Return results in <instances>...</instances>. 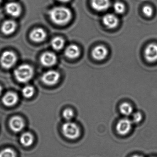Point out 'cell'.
I'll return each instance as SVG.
<instances>
[{"label":"cell","mask_w":157,"mask_h":157,"mask_svg":"<svg viewBox=\"0 0 157 157\" xmlns=\"http://www.w3.org/2000/svg\"><path fill=\"white\" fill-rule=\"evenodd\" d=\"M49 16L51 20L58 25H64L70 22L72 17L71 10L63 6H55L50 9Z\"/></svg>","instance_id":"cell-1"},{"label":"cell","mask_w":157,"mask_h":157,"mask_svg":"<svg viewBox=\"0 0 157 157\" xmlns=\"http://www.w3.org/2000/svg\"><path fill=\"white\" fill-rule=\"evenodd\" d=\"M33 68L28 64H22L16 69L14 72L15 77L18 81L21 83H26L33 76Z\"/></svg>","instance_id":"cell-2"},{"label":"cell","mask_w":157,"mask_h":157,"mask_svg":"<svg viewBox=\"0 0 157 157\" xmlns=\"http://www.w3.org/2000/svg\"><path fill=\"white\" fill-rule=\"evenodd\" d=\"M62 131L66 138L71 140L78 138L81 134L79 126L72 122H67L64 124L62 127Z\"/></svg>","instance_id":"cell-3"},{"label":"cell","mask_w":157,"mask_h":157,"mask_svg":"<svg viewBox=\"0 0 157 157\" xmlns=\"http://www.w3.org/2000/svg\"><path fill=\"white\" fill-rule=\"evenodd\" d=\"M17 57L13 52L6 51L2 54L0 58L1 65L6 69L12 68L16 63Z\"/></svg>","instance_id":"cell-4"},{"label":"cell","mask_w":157,"mask_h":157,"mask_svg":"<svg viewBox=\"0 0 157 157\" xmlns=\"http://www.w3.org/2000/svg\"><path fill=\"white\" fill-rule=\"evenodd\" d=\"M60 78V75L55 71H49L44 73L41 76L43 83L48 86H53L58 83Z\"/></svg>","instance_id":"cell-5"},{"label":"cell","mask_w":157,"mask_h":157,"mask_svg":"<svg viewBox=\"0 0 157 157\" xmlns=\"http://www.w3.org/2000/svg\"><path fill=\"white\" fill-rule=\"evenodd\" d=\"M132 121L127 118L121 119L116 125L117 132L124 136L130 132L132 127Z\"/></svg>","instance_id":"cell-6"},{"label":"cell","mask_w":157,"mask_h":157,"mask_svg":"<svg viewBox=\"0 0 157 157\" xmlns=\"http://www.w3.org/2000/svg\"><path fill=\"white\" fill-rule=\"evenodd\" d=\"M5 10L9 15L14 17H18L22 12L21 5L18 3L14 2L6 3L5 6Z\"/></svg>","instance_id":"cell-7"},{"label":"cell","mask_w":157,"mask_h":157,"mask_svg":"<svg viewBox=\"0 0 157 157\" xmlns=\"http://www.w3.org/2000/svg\"><path fill=\"white\" fill-rule=\"evenodd\" d=\"M144 57L148 62L154 63L157 61V44L151 43L147 46L144 50Z\"/></svg>","instance_id":"cell-8"},{"label":"cell","mask_w":157,"mask_h":157,"mask_svg":"<svg viewBox=\"0 0 157 157\" xmlns=\"http://www.w3.org/2000/svg\"><path fill=\"white\" fill-rule=\"evenodd\" d=\"M108 51L105 46L98 45L95 47L92 52L93 59L96 60L102 61L105 59L108 56Z\"/></svg>","instance_id":"cell-9"},{"label":"cell","mask_w":157,"mask_h":157,"mask_svg":"<svg viewBox=\"0 0 157 157\" xmlns=\"http://www.w3.org/2000/svg\"><path fill=\"white\" fill-rule=\"evenodd\" d=\"M57 56L55 54L50 52H44L40 58L41 64L46 67L53 66L57 62Z\"/></svg>","instance_id":"cell-10"},{"label":"cell","mask_w":157,"mask_h":157,"mask_svg":"<svg viewBox=\"0 0 157 157\" xmlns=\"http://www.w3.org/2000/svg\"><path fill=\"white\" fill-rule=\"evenodd\" d=\"M25 125L24 120L19 116H15L12 117L9 122L10 128L15 132H19L22 131Z\"/></svg>","instance_id":"cell-11"},{"label":"cell","mask_w":157,"mask_h":157,"mask_svg":"<svg viewBox=\"0 0 157 157\" xmlns=\"http://www.w3.org/2000/svg\"><path fill=\"white\" fill-rule=\"evenodd\" d=\"M102 22L108 28L113 29L118 26L119 20L118 17L113 14L108 13L103 17Z\"/></svg>","instance_id":"cell-12"},{"label":"cell","mask_w":157,"mask_h":157,"mask_svg":"<svg viewBox=\"0 0 157 157\" xmlns=\"http://www.w3.org/2000/svg\"><path fill=\"white\" fill-rule=\"evenodd\" d=\"M47 36V33L42 28H37L34 29L30 32L29 37L30 39L34 42H40L43 41Z\"/></svg>","instance_id":"cell-13"},{"label":"cell","mask_w":157,"mask_h":157,"mask_svg":"<svg viewBox=\"0 0 157 157\" xmlns=\"http://www.w3.org/2000/svg\"><path fill=\"white\" fill-rule=\"evenodd\" d=\"M91 6L98 12H103L108 10L110 6V0H91Z\"/></svg>","instance_id":"cell-14"},{"label":"cell","mask_w":157,"mask_h":157,"mask_svg":"<svg viewBox=\"0 0 157 157\" xmlns=\"http://www.w3.org/2000/svg\"><path fill=\"white\" fill-rule=\"evenodd\" d=\"M17 25L15 21L12 19L6 20L2 25V32L6 35H11L15 32L16 29Z\"/></svg>","instance_id":"cell-15"},{"label":"cell","mask_w":157,"mask_h":157,"mask_svg":"<svg viewBox=\"0 0 157 157\" xmlns=\"http://www.w3.org/2000/svg\"><path fill=\"white\" fill-rule=\"evenodd\" d=\"M81 54L80 48L75 44L69 45L65 48V54L67 58L70 59H76L78 58Z\"/></svg>","instance_id":"cell-16"},{"label":"cell","mask_w":157,"mask_h":157,"mask_svg":"<svg viewBox=\"0 0 157 157\" xmlns=\"http://www.w3.org/2000/svg\"><path fill=\"white\" fill-rule=\"evenodd\" d=\"M18 96L16 93L14 92H8L4 95L2 101L5 106L11 107L16 104L18 101Z\"/></svg>","instance_id":"cell-17"},{"label":"cell","mask_w":157,"mask_h":157,"mask_svg":"<svg viewBox=\"0 0 157 157\" xmlns=\"http://www.w3.org/2000/svg\"><path fill=\"white\" fill-rule=\"evenodd\" d=\"M34 141V137L32 134L29 132L24 133L20 137V142L23 146L29 147L32 144Z\"/></svg>","instance_id":"cell-18"},{"label":"cell","mask_w":157,"mask_h":157,"mask_svg":"<svg viewBox=\"0 0 157 157\" xmlns=\"http://www.w3.org/2000/svg\"><path fill=\"white\" fill-rule=\"evenodd\" d=\"M120 111L123 115L129 116L131 115L133 112V108L130 103L123 102L120 106Z\"/></svg>","instance_id":"cell-19"},{"label":"cell","mask_w":157,"mask_h":157,"mask_svg":"<svg viewBox=\"0 0 157 157\" xmlns=\"http://www.w3.org/2000/svg\"><path fill=\"white\" fill-rule=\"evenodd\" d=\"M65 41L63 38L61 37H56L52 40L51 44L53 49L60 51L64 47Z\"/></svg>","instance_id":"cell-20"},{"label":"cell","mask_w":157,"mask_h":157,"mask_svg":"<svg viewBox=\"0 0 157 157\" xmlns=\"http://www.w3.org/2000/svg\"><path fill=\"white\" fill-rule=\"evenodd\" d=\"M34 93V89L32 86H27L22 89V94L26 98H30Z\"/></svg>","instance_id":"cell-21"},{"label":"cell","mask_w":157,"mask_h":157,"mask_svg":"<svg viewBox=\"0 0 157 157\" xmlns=\"http://www.w3.org/2000/svg\"><path fill=\"white\" fill-rule=\"evenodd\" d=\"M113 9L117 13H123L125 10V6L120 2H116L113 5Z\"/></svg>","instance_id":"cell-22"},{"label":"cell","mask_w":157,"mask_h":157,"mask_svg":"<svg viewBox=\"0 0 157 157\" xmlns=\"http://www.w3.org/2000/svg\"><path fill=\"white\" fill-rule=\"evenodd\" d=\"M0 157H16V154L13 149L6 148L0 152Z\"/></svg>","instance_id":"cell-23"},{"label":"cell","mask_w":157,"mask_h":157,"mask_svg":"<svg viewBox=\"0 0 157 157\" xmlns=\"http://www.w3.org/2000/svg\"><path fill=\"white\" fill-rule=\"evenodd\" d=\"M63 116L65 120L69 121L73 118L74 116V113L72 109L67 108L64 110L63 112Z\"/></svg>","instance_id":"cell-24"},{"label":"cell","mask_w":157,"mask_h":157,"mask_svg":"<svg viewBox=\"0 0 157 157\" xmlns=\"http://www.w3.org/2000/svg\"><path fill=\"white\" fill-rule=\"evenodd\" d=\"M143 12L146 16L150 17L153 15L154 10L150 6L145 5L143 7Z\"/></svg>","instance_id":"cell-25"},{"label":"cell","mask_w":157,"mask_h":157,"mask_svg":"<svg viewBox=\"0 0 157 157\" xmlns=\"http://www.w3.org/2000/svg\"><path fill=\"white\" fill-rule=\"evenodd\" d=\"M143 119V115L141 113L137 112L135 113L132 114V121L133 123L135 124L139 123L142 121Z\"/></svg>","instance_id":"cell-26"},{"label":"cell","mask_w":157,"mask_h":157,"mask_svg":"<svg viewBox=\"0 0 157 157\" xmlns=\"http://www.w3.org/2000/svg\"><path fill=\"white\" fill-rule=\"evenodd\" d=\"M58 1H59V2H61L66 3L68 2L70 0H58Z\"/></svg>","instance_id":"cell-27"},{"label":"cell","mask_w":157,"mask_h":157,"mask_svg":"<svg viewBox=\"0 0 157 157\" xmlns=\"http://www.w3.org/2000/svg\"><path fill=\"white\" fill-rule=\"evenodd\" d=\"M131 157H143L142 156L140 155H134L132 156Z\"/></svg>","instance_id":"cell-28"},{"label":"cell","mask_w":157,"mask_h":157,"mask_svg":"<svg viewBox=\"0 0 157 157\" xmlns=\"http://www.w3.org/2000/svg\"><path fill=\"white\" fill-rule=\"evenodd\" d=\"M2 86L0 85V95L2 94Z\"/></svg>","instance_id":"cell-29"},{"label":"cell","mask_w":157,"mask_h":157,"mask_svg":"<svg viewBox=\"0 0 157 157\" xmlns=\"http://www.w3.org/2000/svg\"><path fill=\"white\" fill-rule=\"evenodd\" d=\"M2 0H0V3L2 2Z\"/></svg>","instance_id":"cell-30"}]
</instances>
